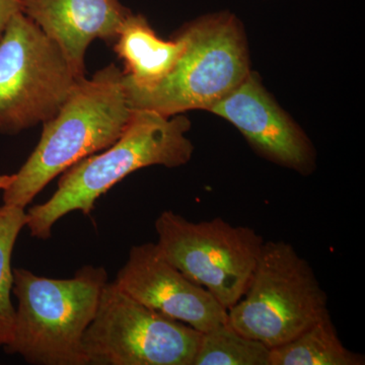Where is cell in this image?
I'll use <instances>...</instances> for the list:
<instances>
[{
    "mask_svg": "<svg viewBox=\"0 0 365 365\" xmlns=\"http://www.w3.org/2000/svg\"><path fill=\"white\" fill-rule=\"evenodd\" d=\"M21 13L59 46L76 78H86V53L97 39L116 40L131 13L120 0H19Z\"/></svg>",
    "mask_w": 365,
    "mask_h": 365,
    "instance_id": "8fae6325",
    "label": "cell"
},
{
    "mask_svg": "<svg viewBox=\"0 0 365 365\" xmlns=\"http://www.w3.org/2000/svg\"><path fill=\"white\" fill-rule=\"evenodd\" d=\"M180 31L175 39H160L143 14H129L120 26L114 50L123 60L126 85L150 88L167 78L186 50Z\"/></svg>",
    "mask_w": 365,
    "mask_h": 365,
    "instance_id": "7c38bea8",
    "label": "cell"
},
{
    "mask_svg": "<svg viewBox=\"0 0 365 365\" xmlns=\"http://www.w3.org/2000/svg\"><path fill=\"white\" fill-rule=\"evenodd\" d=\"M190 128L191 122L182 114L165 117L148 110H133L116 143L68 168L49 200L26 211V227L31 235L46 241L64 215L72 211L90 215L101 196L137 170L188 163L194 153L193 143L187 136Z\"/></svg>",
    "mask_w": 365,
    "mask_h": 365,
    "instance_id": "7a4b0ae2",
    "label": "cell"
},
{
    "mask_svg": "<svg viewBox=\"0 0 365 365\" xmlns=\"http://www.w3.org/2000/svg\"><path fill=\"white\" fill-rule=\"evenodd\" d=\"M26 222V208L9 204L0 207V346L2 347L13 339L16 307L11 302L14 287L11 255Z\"/></svg>",
    "mask_w": 365,
    "mask_h": 365,
    "instance_id": "9a60e30c",
    "label": "cell"
},
{
    "mask_svg": "<svg viewBox=\"0 0 365 365\" xmlns=\"http://www.w3.org/2000/svg\"><path fill=\"white\" fill-rule=\"evenodd\" d=\"M209 112L234 125L259 155L280 167L309 175L316 168L313 143L250 72L241 85Z\"/></svg>",
    "mask_w": 365,
    "mask_h": 365,
    "instance_id": "30bf717a",
    "label": "cell"
},
{
    "mask_svg": "<svg viewBox=\"0 0 365 365\" xmlns=\"http://www.w3.org/2000/svg\"><path fill=\"white\" fill-rule=\"evenodd\" d=\"M364 355L348 349L331 317L294 339L270 349V365H364Z\"/></svg>",
    "mask_w": 365,
    "mask_h": 365,
    "instance_id": "4fadbf2b",
    "label": "cell"
},
{
    "mask_svg": "<svg viewBox=\"0 0 365 365\" xmlns=\"http://www.w3.org/2000/svg\"><path fill=\"white\" fill-rule=\"evenodd\" d=\"M132 112L123 71L115 64L76 81L68 98L43 123L39 143L4 191V204L26 208L52 180L74 163L116 143Z\"/></svg>",
    "mask_w": 365,
    "mask_h": 365,
    "instance_id": "6da1fadb",
    "label": "cell"
},
{
    "mask_svg": "<svg viewBox=\"0 0 365 365\" xmlns=\"http://www.w3.org/2000/svg\"><path fill=\"white\" fill-rule=\"evenodd\" d=\"M14 175H0V190H4L13 181Z\"/></svg>",
    "mask_w": 365,
    "mask_h": 365,
    "instance_id": "e0dca14e",
    "label": "cell"
},
{
    "mask_svg": "<svg viewBox=\"0 0 365 365\" xmlns=\"http://www.w3.org/2000/svg\"><path fill=\"white\" fill-rule=\"evenodd\" d=\"M78 79L59 46L21 11L14 14L0 39V132L51 119Z\"/></svg>",
    "mask_w": 365,
    "mask_h": 365,
    "instance_id": "8992f818",
    "label": "cell"
},
{
    "mask_svg": "<svg viewBox=\"0 0 365 365\" xmlns=\"http://www.w3.org/2000/svg\"><path fill=\"white\" fill-rule=\"evenodd\" d=\"M192 365H270V348L227 322L201 333Z\"/></svg>",
    "mask_w": 365,
    "mask_h": 365,
    "instance_id": "5bb4252c",
    "label": "cell"
},
{
    "mask_svg": "<svg viewBox=\"0 0 365 365\" xmlns=\"http://www.w3.org/2000/svg\"><path fill=\"white\" fill-rule=\"evenodd\" d=\"M157 246L187 277L206 288L225 309L246 292L265 240L256 230L220 217L190 222L165 210L155 222Z\"/></svg>",
    "mask_w": 365,
    "mask_h": 365,
    "instance_id": "52a82bcc",
    "label": "cell"
},
{
    "mask_svg": "<svg viewBox=\"0 0 365 365\" xmlns=\"http://www.w3.org/2000/svg\"><path fill=\"white\" fill-rule=\"evenodd\" d=\"M114 283L144 306L199 332L227 322V309L175 267L153 242L132 247Z\"/></svg>",
    "mask_w": 365,
    "mask_h": 365,
    "instance_id": "9c48e42d",
    "label": "cell"
},
{
    "mask_svg": "<svg viewBox=\"0 0 365 365\" xmlns=\"http://www.w3.org/2000/svg\"><path fill=\"white\" fill-rule=\"evenodd\" d=\"M19 0H0V39L13 16L20 11Z\"/></svg>",
    "mask_w": 365,
    "mask_h": 365,
    "instance_id": "2e32d148",
    "label": "cell"
},
{
    "mask_svg": "<svg viewBox=\"0 0 365 365\" xmlns=\"http://www.w3.org/2000/svg\"><path fill=\"white\" fill-rule=\"evenodd\" d=\"M187 47L169 76L150 88L126 85L132 110L165 117L210 109L248 76V44L241 21L228 11L207 14L182 29Z\"/></svg>",
    "mask_w": 365,
    "mask_h": 365,
    "instance_id": "277c9868",
    "label": "cell"
},
{
    "mask_svg": "<svg viewBox=\"0 0 365 365\" xmlns=\"http://www.w3.org/2000/svg\"><path fill=\"white\" fill-rule=\"evenodd\" d=\"M328 317V295L313 268L280 240L264 242L246 292L227 309L228 325L270 349Z\"/></svg>",
    "mask_w": 365,
    "mask_h": 365,
    "instance_id": "5b68a950",
    "label": "cell"
},
{
    "mask_svg": "<svg viewBox=\"0 0 365 365\" xmlns=\"http://www.w3.org/2000/svg\"><path fill=\"white\" fill-rule=\"evenodd\" d=\"M108 281L104 267L86 265L68 279L14 269L18 299L13 339L7 354L36 365H88L83 339Z\"/></svg>",
    "mask_w": 365,
    "mask_h": 365,
    "instance_id": "3957f363",
    "label": "cell"
},
{
    "mask_svg": "<svg viewBox=\"0 0 365 365\" xmlns=\"http://www.w3.org/2000/svg\"><path fill=\"white\" fill-rule=\"evenodd\" d=\"M200 336L108 282L83 335V352L88 365H192Z\"/></svg>",
    "mask_w": 365,
    "mask_h": 365,
    "instance_id": "ba28073f",
    "label": "cell"
}]
</instances>
